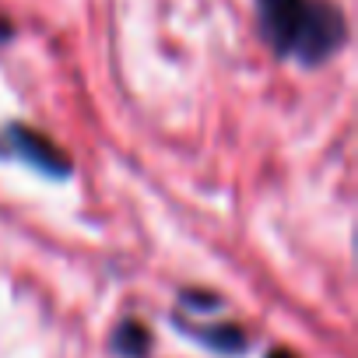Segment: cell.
Listing matches in <instances>:
<instances>
[{
    "instance_id": "cell-1",
    "label": "cell",
    "mask_w": 358,
    "mask_h": 358,
    "mask_svg": "<svg viewBox=\"0 0 358 358\" xmlns=\"http://www.w3.org/2000/svg\"><path fill=\"white\" fill-rule=\"evenodd\" d=\"M257 22L271 53L302 67L327 64L348 43V22L334 0H257Z\"/></svg>"
},
{
    "instance_id": "cell-2",
    "label": "cell",
    "mask_w": 358,
    "mask_h": 358,
    "mask_svg": "<svg viewBox=\"0 0 358 358\" xmlns=\"http://www.w3.org/2000/svg\"><path fill=\"white\" fill-rule=\"evenodd\" d=\"M4 141H8L11 155L22 158L25 165H32V169H39V172H46V176H57V179L71 176V158H67L50 137H43L39 130L15 123V127L4 130Z\"/></svg>"
},
{
    "instance_id": "cell-3",
    "label": "cell",
    "mask_w": 358,
    "mask_h": 358,
    "mask_svg": "<svg viewBox=\"0 0 358 358\" xmlns=\"http://www.w3.org/2000/svg\"><path fill=\"white\" fill-rule=\"evenodd\" d=\"M113 348H116V355H123V358H144L148 348H151V334H148L144 323L127 320V323L116 327V334H113Z\"/></svg>"
},
{
    "instance_id": "cell-4",
    "label": "cell",
    "mask_w": 358,
    "mask_h": 358,
    "mask_svg": "<svg viewBox=\"0 0 358 358\" xmlns=\"http://www.w3.org/2000/svg\"><path fill=\"white\" fill-rule=\"evenodd\" d=\"M201 341H208L215 351H239L243 348V334L236 327H211V330H194Z\"/></svg>"
},
{
    "instance_id": "cell-5",
    "label": "cell",
    "mask_w": 358,
    "mask_h": 358,
    "mask_svg": "<svg viewBox=\"0 0 358 358\" xmlns=\"http://www.w3.org/2000/svg\"><path fill=\"white\" fill-rule=\"evenodd\" d=\"M267 358H295V355H288V351H271Z\"/></svg>"
}]
</instances>
